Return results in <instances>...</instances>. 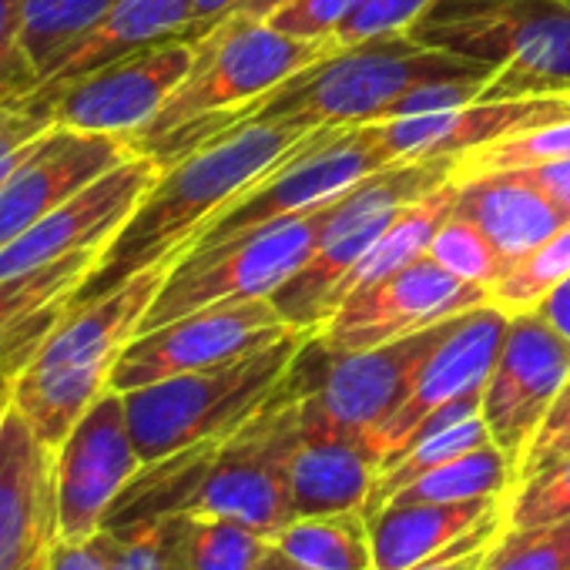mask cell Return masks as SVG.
<instances>
[{
	"label": "cell",
	"mask_w": 570,
	"mask_h": 570,
	"mask_svg": "<svg viewBox=\"0 0 570 570\" xmlns=\"http://www.w3.org/2000/svg\"><path fill=\"white\" fill-rule=\"evenodd\" d=\"M299 433V400L282 380L238 430L141 466L105 530L125 533L175 513H212L275 537L293 523L289 460Z\"/></svg>",
	"instance_id": "6da1fadb"
},
{
	"label": "cell",
	"mask_w": 570,
	"mask_h": 570,
	"mask_svg": "<svg viewBox=\"0 0 570 570\" xmlns=\"http://www.w3.org/2000/svg\"><path fill=\"white\" fill-rule=\"evenodd\" d=\"M320 131L326 128L252 121L205 138L168 161L131 218L105 245L71 303H91L158 262L181 258L218 212Z\"/></svg>",
	"instance_id": "7a4b0ae2"
},
{
	"label": "cell",
	"mask_w": 570,
	"mask_h": 570,
	"mask_svg": "<svg viewBox=\"0 0 570 570\" xmlns=\"http://www.w3.org/2000/svg\"><path fill=\"white\" fill-rule=\"evenodd\" d=\"M450 78H493V68L443 48H426L410 31L386 35L346 51H330L326 58L313 61L289 81L275 85L262 98L188 125L145 148V155H155L161 165H168L198 141L252 121H278L296 128L373 125L383 121L386 111L413 88Z\"/></svg>",
	"instance_id": "3957f363"
},
{
	"label": "cell",
	"mask_w": 570,
	"mask_h": 570,
	"mask_svg": "<svg viewBox=\"0 0 570 570\" xmlns=\"http://www.w3.org/2000/svg\"><path fill=\"white\" fill-rule=\"evenodd\" d=\"M175 262H158L91 303H71L38 353L21 366L11 403L48 446H58L111 386L118 356L138 336Z\"/></svg>",
	"instance_id": "277c9868"
},
{
	"label": "cell",
	"mask_w": 570,
	"mask_h": 570,
	"mask_svg": "<svg viewBox=\"0 0 570 570\" xmlns=\"http://www.w3.org/2000/svg\"><path fill=\"white\" fill-rule=\"evenodd\" d=\"M426 48L493 68L476 101L570 98V4L436 0L410 31Z\"/></svg>",
	"instance_id": "5b68a950"
},
{
	"label": "cell",
	"mask_w": 570,
	"mask_h": 570,
	"mask_svg": "<svg viewBox=\"0 0 570 570\" xmlns=\"http://www.w3.org/2000/svg\"><path fill=\"white\" fill-rule=\"evenodd\" d=\"M306 336L313 333H289L238 360L128 390L125 413L141 463L238 430L282 386Z\"/></svg>",
	"instance_id": "8992f818"
},
{
	"label": "cell",
	"mask_w": 570,
	"mask_h": 570,
	"mask_svg": "<svg viewBox=\"0 0 570 570\" xmlns=\"http://www.w3.org/2000/svg\"><path fill=\"white\" fill-rule=\"evenodd\" d=\"M453 168L456 158L396 161L346 191L333 205L306 265L272 296L278 316L299 333H320L333 316L336 289L350 268L406 205L453 181Z\"/></svg>",
	"instance_id": "52a82bcc"
},
{
	"label": "cell",
	"mask_w": 570,
	"mask_h": 570,
	"mask_svg": "<svg viewBox=\"0 0 570 570\" xmlns=\"http://www.w3.org/2000/svg\"><path fill=\"white\" fill-rule=\"evenodd\" d=\"M460 316L360 353H333L316 333L306 336L285 373V386L299 400V423L309 430L373 436L406 400L416 373L453 333Z\"/></svg>",
	"instance_id": "ba28073f"
},
{
	"label": "cell",
	"mask_w": 570,
	"mask_h": 570,
	"mask_svg": "<svg viewBox=\"0 0 570 570\" xmlns=\"http://www.w3.org/2000/svg\"><path fill=\"white\" fill-rule=\"evenodd\" d=\"M330 51V45L282 35L268 21L228 14L198 38V58L188 78L131 145L135 151H145L188 125L235 111L262 98L275 85L289 81Z\"/></svg>",
	"instance_id": "9c48e42d"
},
{
	"label": "cell",
	"mask_w": 570,
	"mask_h": 570,
	"mask_svg": "<svg viewBox=\"0 0 570 570\" xmlns=\"http://www.w3.org/2000/svg\"><path fill=\"white\" fill-rule=\"evenodd\" d=\"M333 205L258 225L212 248H188L171 265L138 333L158 330L205 306L272 299L313 255Z\"/></svg>",
	"instance_id": "30bf717a"
},
{
	"label": "cell",
	"mask_w": 570,
	"mask_h": 570,
	"mask_svg": "<svg viewBox=\"0 0 570 570\" xmlns=\"http://www.w3.org/2000/svg\"><path fill=\"white\" fill-rule=\"evenodd\" d=\"M386 165L390 161L380 155L373 138V125L326 128L218 212L191 248H212L258 225L326 208Z\"/></svg>",
	"instance_id": "8fae6325"
},
{
	"label": "cell",
	"mask_w": 570,
	"mask_h": 570,
	"mask_svg": "<svg viewBox=\"0 0 570 570\" xmlns=\"http://www.w3.org/2000/svg\"><path fill=\"white\" fill-rule=\"evenodd\" d=\"M195 58L198 38L178 35L41 91L58 128L135 141L188 78Z\"/></svg>",
	"instance_id": "7c38bea8"
},
{
	"label": "cell",
	"mask_w": 570,
	"mask_h": 570,
	"mask_svg": "<svg viewBox=\"0 0 570 570\" xmlns=\"http://www.w3.org/2000/svg\"><path fill=\"white\" fill-rule=\"evenodd\" d=\"M299 333L278 316L272 299L218 303L138 333L111 370V390L128 393L158 380L208 370Z\"/></svg>",
	"instance_id": "4fadbf2b"
},
{
	"label": "cell",
	"mask_w": 570,
	"mask_h": 570,
	"mask_svg": "<svg viewBox=\"0 0 570 570\" xmlns=\"http://www.w3.org/2000/svg\"><path fill=\"white\" fill-rule=\"evenodd\" d=\"M141 466L125 413V393L108 386L55 446L58 540L75 543L101 533Z\"/></svg>",
	"instance_id": "5bb4252c"
},
{
	"label": "cell",
	"mask_w": 570,
	"mask_h": 570,
	"mask_svg": "<svg viewBox=\"0 0 570 570\" xmlns=\"http://www.w3.org/2000/svg\"><path fill=\"white\" fill-rule=\"evenodd\" d=\"M567 380L570 340L560 336L537 309L510 316V330L483 383L480 416L513 473Z\"/></svg>",
	"instance_id": "9a60e30c"
},
{
	"label": "cell",
	"mask_w": 570,
	"mask_h": 570,
	"mask_svg": "<svg viewBox=\"0 0 570 570\" xmlns=\"http://www.w3.org/2000/svg\"><path fill=\"white\" fill-rule=\"evenodd\" d=\"M483 303H490V289L470 285L430 255H420L373 289L346 299L316 336L333 353H360L423 333Z\"/></svg>",
	"instance_id": "2e32d148"
},
{
	"label": "cell",
	"mask_w": 570,
	"mask_h": 570,
	"mask_svg": "<svg viewBox=\"0 0 570 570\" xmlns=\"http://www.w3.org/2000/svg\"><path fill=\"white\" fill-rule=\"evenodd\" d=\"M161 168L165 165L155 155L135 151L131 158L85 185L78 195L51 208L8 245H0V278L24 275L85 248H105L151 191Z\"/></svg>",
	"instance_id": "e0dca14e"
},
{
	"label": "cell",
	"mask_w": 570,
	"mask_h": 570,
	"mask_svg": "<svg viewBox=\"0 0 570 570\" xmlns=\"http://www.w3.org/2000/svg\"><path fill=\"white\" fill-rule=\"evenodd\" d=\"M510 330V316L497 309L493 303H483L476 309H466L453 333L433 350V356L416 373L406 400L393 410V416L370 436V443L380 453V463L396 456L420 423H426L443 406L483 390L497 353L503 346V336Z\"/></svg>",
	"instance_id": "ac0fdd59"
},
{
	"label": "cell",
	"mask_w": 570,
	"mask_h": 570,
	"mask_svg": "<svg viewBox=\"0 0 570 570\" xmlns=\"http://www.w3.org/2000/svg\"><path fill=\"white\" fill-rule=\"evenodd\" d=\"M55 540V446L8 403L0 413V570H31Z\"/></svg>",
	"instance_id": "d6986e66"
},
{
	"label": "cell",
	"mask_w": 570,
	"mask_h": 570,
	"mask_svg": "<svg viewBox=\"0 0 570 570\" xmlns=\"http://www.w3.org/2000/svg\"><path fill=\"white\" fill-rule=\"evenodd\" d=\"M135 155V145L108 135L51 128L0 185V245L31 228L51 208Z\"/></svg>",
	"instance_id": "ffe728a7"
},
{
	"label": "cell",
	"mask_w": 570,
	"mask_h": 570,
	"mask_svg": "<svg viewBox=\"0 0 570 570\" xmlns=\"http://www.w3.org/2000/svg\"><path fill=\"white\" fill-rule=\"evenodd\" d=\"M570 118V98H507V101H470L420 118L373 121L380 155L396 161L460 158L473 148L520 135L543 121Z\"/></svg>",
	"instance_id": "44dd1931"
},
{
	"label": "cell",
	"mask_w": 570,
	"mask_h": 570,
	"mask_svg": "<svg viewBox=\"0 0 570 570\" xmlns=\"http://www.w3.org/2000/svg\"><path fill=\"white\" fill-rule=\"evenodd\" d=\"M376 470L380 453L370 436L303 426L289 460L293 520L366 510Z\"/></svg>",
	"instance_id": "7402d4cb"
},
{
	"label": "cell",
	"mask_w": 570,
	"mask_h": 570,
	"mask_svg": "<svg viewBox=\"0 0 570 570\" xmlns=\"http://www.w3.org/2000/svg\"><path fill=\"white\" fill-rule=\"evenodd\" d=\"M105 248H85L14 278H0V366L14 376L68 313Z\"/></svg>",
	"instance_id": "603a6c76"
},
{
	"label": "cell",
	"mask_w": 570,
	"mask_h": 570,
	"mask_svg": "<svg viewBox=\"0 0 570 570\" xmlns=\"http://www.w3.org/2000/svg\"><path fill=\"white\" fill-rule=\"evenodd\" d=\"M456 215L476 222L497 245L500 258L517 265L570 218L520 171H497L456 181Z\"/></svg>",
	"instance_id": "cb8c5ba5"
},
{
	"label": "cell",
	"mask_w": 570,
	"mask_h": 570,
	"mask_svg": "<svg viewBox=\"0 0 570 570\" xmlns=\"http://www.w3.org/2000/svg\"><path fill=\"white\" fill-rule=\"evenodd\" d=\"M507 497L460 503H386L370 517L373 570H413L456 547Z\"/></svg>",
	"instance_id": "d4e9b609"
},
{
	"label": "cell",
	"mask_w": 570,
	"mask_h": 570,
	"mask_svg": "<svg viewBox=\"0 0 570 570\" xmlns=\"http://www.w3.org/2000/svg\"><path fill=\"white\" fill-rule=\"evenodd\" d=\"M188 28L191 0H115V8L61 58V65L38 88H55L81 78L115 58H125L165 38L188 35Z\"/></svg>",
	"instance_id": "484cf974"
},
{
	"label": "cell",
	"mask_w": 570,
	"mask_h": 570,
	"mask_svg": "<svg viewBox=\"0 0 570 570\" xmlns=\"http://www.w3.org/2000/svg\"><path fill=\"white\" fill-rule=\"evenodd\" d=\"M258 570H373L370 520L363 510L293 520L272 537Z\"/></svg>",
	"instance_id": "4316f807"
},
{
	"label": "cell",
	"mask_w": 570,
	"mask_h": 570,
	"mask_svg": "<svg viewBox=\"0 0 570 570\" xmlns=\"http://www.w3.org/2000/svg\"><path fill=\"white\" fill-rule=\"evenodd\" d=\"M155 523L161 527L168 570H258L272 543V537L232 517L175 513Z\"/></svg>",
	"instance_id": "83f0119b"
},
{
	"label": "cell",
	"mask_w": 570,
	"mask_h": 570,
	"mask_svg": "<svg viewBox=\"0 0 570 570\" xmlns=\"http://www.w3.org/2000/svg\"><path fill=\"white\" fill-rule=\"evenodd\" d=\"M456 205V181H446L443 188L416 198L413 205H406L393 222L390 228L370 245V252L350 268V275L343 278V285L336 289V299H333V313L353 299L356 293H366L373 285H380L383 278L396 275L400 268H406L410 262H416L420 255H426L436 228L450 218Z\"/></svg>",
	"instance_id": "f1b7e54d"
},
{
	"label": "cell",
	"mask_w": 570,
	"mask_h": 570,
	"mask_svg": "<svg viewBox=\"0 0 570 570\" xmlns=\"http://www.w3.org/2000/svg\"><path fill=\"white\" fill-rule=\"evenodd\" d=\"M115 8V0H21L18 48L41 85L61 58Z\"/></svg>",
	"instance_id": "f546056e"
},
{
	"label": "cell",
	"mask_w": 570,
	"mask_h": 570,
	"mask_svg": "<svg viewBox=\"0 0 570 570\" xmlns=\"http://www.w3.org/2000/svg\"><path fill=\"white\" fill-rule=\"evenodd\" d=\"M513 487V466L510 460L493 446L470 450L413 483H406L390 503H460V500H487V497H507Z\"/></svg>",
	"instance_id": "4dcf8cb0"
},
{
	"label": "cell",
	"mask_w": 570,
	"mask_h": 570,
	"mask_svg": "<svg viewBox=\"0 0 570 570\" xmlns=\"http://www.w3.org/2000/svg\"><path fill=\"white\" fill-rule=\"evenodd\" d=\"M570 158V118L543 121L537 128H527L520 135L500 138L493 145L473 148L456 158L453 181L497 175V171H523V168H543L553 161Z\"/></svg>",
	"instance_id": "1f68e13d"
},
{
	"label": "cell",
	"mask_w": 570,
	"mask_h": 570,
	"mask_svg": "<svg viewBox=\"0 0 570 570\" xmlns=\"http://www.w3.org/2000/svg\"><path fill=\"white\" fill-rule=\"evenodd\" d=\"M567 275H570V222L503 272V278L490 289V303L507 316L530 313Z\"/></svg>",
	"instance_id": "d6a6232c"
},
{
	"label": "cell",
	"mask_w": 570,
	"mask_h": 570,
	"mask_svg": "<svg viewBox=\"0 0 570 570\" xmlns=\"http://www.w3.org/2000/svg\"><path fill=\"white\" fill-rule=\"evenodd\" d=\"M426 255L436 265H443L446 272H453L456 278L480 285V289H493L507 272V262L500 258V252L487 238V232L456 212H450V218L436 228Z\"/></svg>",
	"instance_id": "836d02e7"
},
{
	"label": "cell",
	"mask_w": 570,
	"mask_h": 570,
	"mask_svg": "<svg viewBox=\"0 0 570 570\" xmlns=\"http://www.w3.org/2000/svg\"><path fill=\"white\" fill-rule=\"evenodd\" d=\"M480 570H570V517L540 527H503Z\"/></svg>",
	"instance_id": "e575fe53"
},
{
	"label": "cell",
	"mask_w": 570,
	"mask_h": 570,
	"mask_svg": "<svg viewBox=\"0 0 570 570\" xmlns=\"http://www.w3.org/2000/svg\"><path fill=\"white\" fill-rule=\"evenodd\" d=\"M507 527H540L570 517V453L537 473L533 480L513 487L503 500Z\"/></svg>",
	"instance_id": "d590c367"
},
{
	"label": "cell",
	"mask_w": 570,
	"mask_h": 570,
	"mask_svg": "<svg viewBox=\"0 0 570 570\" xmlns=\"http://www.w3.org/2000/svg\"><path fill=\"white\" fill-rule=\"evenodd\" d=\"M436 4V0H366V4L333 35L330 48L346 51L386 35H403L413 31L416 21Z\"/></svg>",
	"instance_id": "8d00e7d4"
},
{
	"label": "cell",
	"mask_w": 570,
	"mask_h": 570,
	"mask_svg": "<svg viewBox=\"0 0 570 570\" xmlns=\"http://www.w3.org/2000/svg\"><path fill=\"white\" fill-rule=\"evenodd\" d=\"M366 4V0H293L278 8L268 24L282 35H293L299 41H320L330 45L333 35Z\"/></svg>",
	"instance_id": "74e56055"
},
{
	"label": "cell",
	"mask_w": 570,
	"mask_h": 570,
	"mask_svg": "<svg viewBox=\"0 0 570 570\" xmlns=\"http://www.w3.org/2000/svg\"><path fill=\"white\" fill-rule=\"evenodd\" d=\"M567 453H570V380L560 386V393L550 403L543 423L537 426V433H533V440H530V446H527V453H523V460H520V466L513 473V487L533 480L537 473H543L547 466H553Z\"/></svg>",
	"instance_id": "f35d334b"
},
{
	"label": "cell",
	"mask_w": 570,
	"mask_h": 570,
	"mask_svg": "<svg viewBox=\"0 0 570 570\" xmlns=\"http://www.w3.org/2000/svg\"><path fill=\"white\" fill-rule=\"evenodd\" d=\"M490 78H450V81H430V85H420L413 88L410 95H403L383 121H393V118H420V115H436V111H446V108H460V105H470L480 98L483 85Z\"/></svg>",
	"instance_id": "ab89813d"
},
{
	"label": "cell",
	"mask_w": 570,
	"mask_h": 570,
	"mask_svg": "<svg viewBox=\"0 0 570 570\" xmlns=\"http://www.w3.org/2000/svg\"><path fill=\"white\" fill-rule=\"evenodd\" d=\"M118 540L111 530H101L88 540H55L45 560V570H115Z\"/></svg>",
	"instance_id": "60d3db41"
},
{
	"label": "cell",
	"mask_w": 570,
	"mask_h": 570,
	"mask_svg": "<svg viewBox=\"0 0 570 570\" xmlns=\"http://www.w3.org/2000/svg\"><path fill=\"white\" fill-rule=\"evenodd\" d=\"M18 24H21V0H0V95L38 88L18 48Z\"/></svg>",
	"instance_id": "b9f144b4"
},
{
	"label": "cell",
	"mask_w": 570,
	"mask_h": 570,
	"mask_svg": "<svg viewBox=\"0 0 570 570\" xmlns=\"http://www.w3.org/2000/svg\"><path fill=\"white\" fill-rule=\"evenodd\" d=\"M507 527V517H503V507L493 510L487 520H480L476 530H470L456 547L436 553L433 560L413 567V570H480L483 567V557H487V547L493 543V537Z\"/></svg>",
	"instance_id": "7bdbcfd3"
},
{
	"label": "cell",
	"mask_w": 570,
	"mask_h": 570,
	"mask_svg": "<svg viewBox=\"0 0 570 570\" xmlns=\"http://www.w3.org/2000/svg\"><path fill=\"white\" fill-rule=\"evenodd\" d=\"M115 540H118L115 570H168L158 523H145V527L115 533Z\"/></svg>",
	"instance_id": "ee69618b"
},
{
	"label": "cell",
	"mask_w": 570,
	"mask_h": 570,
	"mask_svg": "<svg viewBox=\"0 0 570 570\" xmlns=\"http://www.w3.org/2000/svg\"><path fill=\"white\" fill-rule=\"evenodd\" d=\"M523 178H530L567 218H570V158L567 161H553L543 168H523Z\"/></svg>",
	"instance_id": "f6af8a7d"
},
{
	"label": "cell",
	"mask_w": 570,
	"mask_h": 570,
	"mask_svg": "<svg viewBox=\"0 0 570 570\" xmlns=\"http://www.w3.org/2000/svg\"><path fill=\"white\" fill-rule=\"evenodd\" d=\"M537 313H540L560 336L570 340V275H567L560 285H553V289L540 299Z\"/></svg>",
	"instance_id": "bcb514c9"
},
{
	"label": "cell",
	"mask_w": 570,
	"mask_h": 570,
	"mask_svg": "<svg viewBox=\"0 0 570 570\" xmlns=\"http://www.w3.org/2000/svg\"><path fill=\"white\" fill-rule=\"evenodd\" d=\"M235 8H238V0H191V28H188V35L202 38L218 21H225Z\"/></svg>",
	"instance_id": "7dc6e473"
},
{
	"label": "cell",
	"mask_w": 570,
	"mask_h": 570,
	"mask_svg": "<svg viewBox=\"0 0 570 570\" xmlns=\"http://www.w3.org/2000/svg\"><path fill=\"white\" fill-rule=\"evenodd\" d=\"M293 4V0H238V8L232 14L238 18H255V21H268L278 8Z\"/></svg>",
	"instance_id": "c3c4849f"
},
{
	"label": "cell",
	"mask_w": 570,
	"mask_h": 570,
	"mask_svg": "<svg viewBox=\"0 0 570 570\" xmlns=\"http://www.w3.org/2000/svg\"><path fill=\"white\" fill-rule=\"evenodd\" d=\"M11 390H14V373L0 366V413H4L11 403Z\"/></svg>",
	"instance_id": "681fc988"
},
{
	"label": "cell",
	"mask_w": 570,
	"mask_h": 570,
	"mask_svg": "<svg viewBox=\"0 0 570 570\" xmlns=\"http://www.w3.org/2000/svg\"><path fill=\"white\" fill-rule=\"evenodd\" d=\"M45 560H48V557H45ZM45 560H41V563H35L31 570H45Z\"/></svg>",
	"instance_id": "f907efd6"
},
{
	"label": "cell",
	"mask_w": 570,
	"mask_h": 570,
	"mask_svg": "<svg viewBox=\"0 0 570 570\" xmlns=\"http://www.w3.org/2000/svg\"><path fill=\"white\" fill-rule=\"evenodd\" d=\"M563 4H570V0H563Z\"/></svg>",
	"instance_id": "816d5d0a"
}]
</instances>
